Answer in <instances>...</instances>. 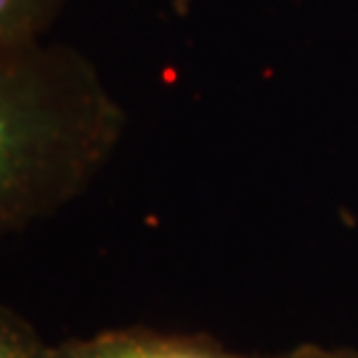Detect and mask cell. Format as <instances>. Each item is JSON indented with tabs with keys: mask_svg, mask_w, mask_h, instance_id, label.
Returning a JSON list of instances; mask_svg holds the SVG:
<instances>
[{
	"mask_svg": "<svg viewBox=\"0 0 358 358\" xmlns=\"http://www.w3.org/2000/svg\"><path fill=\"white\" fill-rule=\"evenodd\" d=\"M125 125L122 103L77 48H0V242L77 202Z\"/></svg>",
	"mask_w": 358,
	"mask_h": 358,
	"instance_id": "1",
	"label": "cell"
},
{
	"mask_svg": "<svg viewBox=\"0 0 358 358\" xmlns=\"http://www.w3.org/2000/svg\"><path fill=\"white\" fill-rule=\"evenodd\" d=\"M48 358H279L231 350L210 334L157 332L149 327L103 329L51 345Z\"/></svg>",
	"mask_w": 358,
	"mask_h": 358,
	"instance_id": "2",
	"label": "cell"
},
{
	"mask_svg": "<svg viewBox=\"0 0 358 358\" xmlns=\"http://www.w3.org/2000/svg\"><path fill=\"white\" fill-rule=\"evenodd\" d=\"M64 0H0V48L40 43Z\"/></svg>",
	"mask_w": 358,
	"mask_h": 358,
	"instance_id": "3",
	"label": "cell"
},
{
	"mask_svg": "<svg viewBox=\"0 0 358 358\" xmlns=\"http://www.w3.org/2000/svg\"><path fill=\"white\" fill-rule=\"evenodd\" d=\"M51 343L16 308L0 303V358H48Z\"/></svg>",
	"mask_w": 358,
	"mask_h": 358,
	"instance_id": "4",
	"label": "cell"
},
{
	"mask_svg": "<svg viewBox=\"0 0 358 358\" xmlns=\"http://www.w3.org/2000/svg\"><path fill=\"white\" fill-rule=\"evenodd\" d=\"M279 358H358L353 350H340V348H321V345H300L292 353Z\"/></svg>",
	"mask_w": 358,
	"mask_h": 358,
	"instance_id": "5",
	"label": "cell"
}]
</instances>
